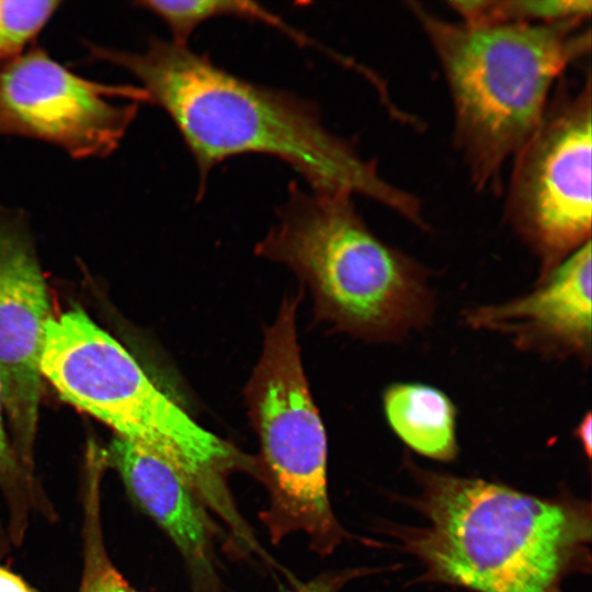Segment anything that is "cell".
Returning <instances> with one entry per match:
<instances>
[{
    "mask_svg": "<svg viewBox=\"0 0 592 592\" xmlns=\"http://www.w3.org/2000/svg\"><path fill=\"white\" fill-rule=\"evenodd\" d=\"M0 592H39L22 576L0 563Z\"/></svg>",
    "mask_w": 592,
    "mask_h": 592,
    "instance_id": "cell-18",
    "label": "cell"
},
{
    "mask_svg": "<svg viewBox=\"0 0 592 592\" xmlns=\"http://www.w3.org/2000/svg\"><path fill=\"white\" fill-rule=\"evenodd\" d=\"M407 5L441 66L470 182L500 193L504 164L538 125L557 80L590 54V19L473 25Z\"/></svg>",
    "mask_w": 592,
    "mask_h": 592,
    "instance_id": "cell-3",
    "label": "cell"
},
{
    "mask_svg": "<svg viewBox=\"0 0 592 592\" xmlns=\"http://www.w3.org/2000/svg\"><path fill=\"white\" fill-rule=\"evenodd\" d=\"M41 372L59 396L111 428L117 437L166 459L187 481L230 542L253 532L229 487L232 474L259 478V463L197 424L146 375L129 352L82 309L53 316Z\"/></svg>",
    "mask_w": 592,
    "mask_h": 592,
    "instance_id": "cell-4",
    "label": "cell"
},
{
    "mask_svg": "<svg viewBox=\"0 0 592 592\" xmlns=\"http://www.w3.org/2000/svg\"><path fill=\"white\" fill-rule=\"evenodd\" d=\"M107 471L103 448L91 445L80 479L81 574L77 592H139L117 569L107 549L102 509Z\"/></svg>",
    "mask_w": 592,
    "mask_h": 592,
    "instance_id": "cell-13",
    "label": "cell"
},
{
    "mask_svg": "<svg viewBox=\"0 0 592 592\" xmlns=\"http://www.w3.org/2000/svg\"><path fill=\"white\" fill-rule=\"evenodd\" d=\"M574 436L580 442L585 456L590 458L592 453V419L590 412H587L577 425Z\"/></svg>",
    "mask_w": 592,
    "mask_h": 592,
    "instance_id": "cell-19",
    "label": "cell"
},
{
    "mask_svg": "<svg viewBox=\"0 0 592 592\" xmlns=\"http://www.w3.org/2000/svg\"><path fill=\"white\" fill-rule=\"evenodd\" d=\"M382 402L390 429L408 447L437 460L456 456L457 409L444 391L422 383L398 382L384 390Z\"/></svg>",
    "mask_w": 592,
    "mask_h": 592,
    "instance_id": "cell-12",
    "label": "cell"
},
{
    "mask_svg": "<svg viewBox=\"0 0 592 592\" xmlns=\"http://www.w3.org/2000/svg\"><path fill=\"white\" fill-rule=\"evenodd\" d=\"M3 413L0 384V553L23 544L33 514L47 521L57 517L38 478L31 476L19 460Z\"/></svg>",
    "mask_w": 592,
    "mask_h": 592,
    "instance_id": "cell-14",
    "label": "cell"
},
{
    "mask_svg": "<svg viewBox=\"0 0 592 592\" xmlns=\"http://www.w3.org/2000/svg\"><path fill=\"white\" fill-rule=\"evenodd\" d=\"M591 241L562 261L527 295L471 308L465 322L502 333L521 350L589 364L592 350Z\"/></svg>",
    "mask_w": 592,
    "mask_h": 592,
    "instance_id": "cell-10",
    "label": "cell"
},
{
    "mask_svg": "<svg viewBox=\"0 0 592 592\" xmlns=\"http://www.w3.org/2000/svg\"><path fill=\"white\" fill-rule=\"evenodd\" d=\"M300 293L286 296L264 334L244 396L261 453L259 479L269 494L261 513L273 543L303 532L319 555L345 537L327 486V436L303 368L296 333Z\"/></svg>",
    "mask_w": 592,
    "mask_h": 592,
    "instance_id": "cell-6",
    "label": "cell"
},
{
    "mask_svg": "<svg viewBox=\"0 0 592 592\" xmlns=\"http://www.w3.org/2000/svg\"><path fill=\"white\" fill-rule=\"evenodd\" d=\"M348 573H323L292 592H339Z\"/></svg>",
    "mask_w": 592,
    "mask_h": 592,
    "instance_id": "cell-17",
    "label": "cell"
},
{
    "mask_svg": "<svg viewBox=\"0 0 592 592\" xmlns=\"http://www.w3.org/2000/svg\"><path fill=\"white\" fill-rule=\"evenodd\" d=\"M592 88L560 79L530 137L514 155L505 218L539 262L540 282L591 241Z\"/></svg>",
    "mask_w": 592,
    "mask_h": 592,
    "instance_id": "cell-7",
    "label": "cell"
},
{
    "mask_svg": "<svg viewBox=\"0 0 592 592\" xmlns=\"http://www.w3.org/2000/svg\"><path fill=\"white\" fill-rule=\"evenodd\" d=\"M52 317L27 218L0 203V384L12 446L34 477L41 355Z\"/></svg>",
    "mask_w": 592,
    "mask_h": 592,
    "instance_id": "cell-9",
    "label": "cell"
},
{
    "mask_svg": "<svg viewBox=\"0 0 592 592\" xmlns=\"http://www.w3.org/2000/svg\"><path fill=\"white\" fill-rule=\"evenodd\" d=\"M459 21L473 25L544 24L590 19V0H452Z\"/></svg>",
    "mask_w": 592,
    "mask_h": 592,
    "instance_id": "cell-15",
    "label": "cell"
},
{
    "mask_svg": "<svg viewBox=\"0 0 592 592\" xmlns=\"http://www.w3.org/2000/svg\"><path fill=\"white\" fill-rule=\"evenodd\" d=\"M104 455L107 470L115 471L128 498L180 551L194 592H218L216 527L183 476L156 453L122 437L114 436Z\"/></svg>",
    "mask_w": 592,
    "mask_h": 592,
    "instance_id": "cell-11",
    "label": "cell"
},
{
    "mask_svg": "<svg viewBox=\"0 0 592 592\" xmlns=\"http://www.w3.org/2000/svg\"><path fill=\"white\" fill-rule=\"evenodd\" d=\"M425 525L399 527L425 577L476 592H559L590 561V504L415 468Z\"/></svg>",
    "mask_w": 592,
    "mask_h": 592,
    "instance_id": "cell-2",
    "label": "cell"
},
{
    "mask_svg": "<svg viewBox=\"0 0 592 592\" xmlns=\"http://www.w3.org/2000/svg\"><path fill=\"white\" fill-rule=\"evenodd\" d=\"M84 46L91 60L130 73L149 103L169 115L195 161L198 194L220 162L262 153L295 169L310 190L364 196L425 227L419 198L385 180L374 160L329 130L311 101L246 80L171 39L152 37L141 50Z\"/></svg>",
    "mask_w": 592,
    "mask_h": 592,
    "instance_id": "cell-1",
    "label": "cell"
},
{
    "mask_svg": "<svg viewBox=\"0 0 592 592\" xmlns=\"http://www.w3.org/2000/svg\"><path fill=\"white\" fill-rule=\"evenodd\" d=\"M60 4L56 0H0V67L34 45Z\"/></svg>",
    "mask_w": 592,
    "mask_h": 592,
    "instance_id": "cell-16",
    "label": "cell"
},
{
    "mask_svg": "<svg viewBox=\"0 0 592 592\" xmlns=\"http://www.w3.org/2000/svg\"><path fill=\"white\" fill-rule=\"evenodd\" d=\"M146 91L84 78L33 45L0 67V136L50 144L73 159L118 149Z\"/></svg>",
    "mask_w": 592,
    "mask_h": 592,
    "instance_id": "cell-8",
    "label": "cell"
},
{
    "mask_svg": "<svg viewBox=\"0 0 592 592\" xmlns=\"http://www.w3.org/2000/svg\"><path fill=\"white\" fill-rule=\"evenodd\" d=\"M277 216L255 252L296 272L321 320L369 342H397L430 323L428 271L378 238L353 196L292 182Z\"/></svg>",
    "mask_w": 592,
    "mask_h": 592,
    "instance_id": "cell-5",
    "label": "cell"
}]
</instances>
